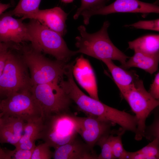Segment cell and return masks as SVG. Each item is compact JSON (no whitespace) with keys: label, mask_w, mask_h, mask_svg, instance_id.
<instances>
[{"label":"cell","mask_w":159,"mask_h":159,"mask_svg":"<svg viewBox=\"0 0 159 159\" xmlns=\"http://www.w3.org/2000/svg\"><path fill=\"white\" fill-rule=\"evenodd\" d=\"M66 80H61L59 85L77 108L87 116H92L110 121L117 124L125 131L132 130L136 123L135 115L124 111L111 107L99 100L88 96L79 88L74 81L73 69L70 67L66 71Z\"/></svg>","instance_id":"6da1fadb"},{"label":"cell","mask_w":159,"mask_h":159,"mask_svg":"<svg viewBox=\"0 0 159 159\" xmlns=\"http://www.w3.org/2000/svg\"><path fill=\"white\" fill-rule=\"evenodd\" d=\"M110 25L105 21L101 29L95 33H88L85 27H78L80 35L76 37L75 46L78 49L76 54L82 53L101 61L116 60L123 65L130 57L117 48L110 39L107 32Z\"/></svg>","instance_id":"7a4b0ae2"},{"label":"cell","mask_w":159,"mask_h":159,"mask_svg":"<svg viewBox=\"0 0 159 159\" xmlns=\"http://www.w3.org/2000/svg\"><path fill=\"white\" fill-rule=\"evenodd\" d=\"M26 24L32 48L54 57L56 60L67 63L77 54L70 50L59 33L44 26L37 20L30 19Z\"/></svg>","instance_id":"3957f363"},{"label":"cell","mask_w":159,"mask_h":159,"mask_svg":"<svg viewBox=\"0 0 159 159\" xmlns=\"http://www.w3.org/2000/svg\"><path fill=\"white\" fill-rule=\"evenodd\" d=\"M21 57L29 70L32 87L50 83H59L64 76L66 63L46 57L32 48L24 49Z\"/></svg>","instance_id":"277c9868"},{"label":"cell","mask_w":159,"mask_h":159,"mask_svg":"<svg viewBox=\"0 0 159 159\" xmlns=\"http://www.w3.org/2000/svg\"><path fill=\"white\" fill-rule=\"evenodd\" d=\"M119 90L135 114L137 125L135 139L141 140L144 136L146 120L159 105V100L153 97L146 90L143 81L139 78L129 87Z\"/></svg>","instance_id":"5b68a950"},{"label":"cell","mask_w":159,"mask_h":159,"mask_svg":"<svg viewBox=\"0 0 159 159\" xmlns=\"http://www.w3.org/2000/svg\"><path fill=\"white\" fill-rule=\"evenodd\" d=\"M74 115L69 112L52 115L44 118L41 139L54 149L77 138Z\"/></svg>","instance_id":"8992f818"},{"label":"cell","mask_w":159,"mask_h":159,"mask_svg":"<svg viewBox=\"0 0 159 159\" xmlns=\"http://www.w3.org/2000/svg\"><path fill=\"white\" fill-rule=\"evenodd\" d=\"M28 69L21 57L10 51L0 77V98L4 99L24 90H31L32 85Z\"/></svg>","instance_id":"52a82bcc"},{"label":"cell","mask_w":159,"mask_h":159,"mask_svg":"<svg viewBox=\"0 0 159 159\" xmlns=\"http://www.w3.org/2000/svg\"><path fill=\"white\" fill-rule=\"evenodd\" d=\"M31 91L41 108L43 118L52 115L69 112L72 100L59 83L34 85Z\"/></svg>","instance_id":"ba28073f"},{"label":"cell","mask_w":159,"mask_h":159,"mask_svg":"<svg viewBox=\"0 0 159 159\" xmlns=\"http://www.w3.org/2000/svg\"><path fill=\"white\" fill-rule=\"evenodd\" d=\"M31 90H24L2 99L0 110L4 115L19 118L26 122L43 117L41 108Z\"/></svg>","instance_id":"9c48e42d"},{"label":"cell","mask_w":159,"mask_h":159,"mask_svg":"<svg viewBox=\"0 0 159 159\" xmlns=\"http://www.w3.org/2000/svg\"><path fill=\"white\" fill-rule=\"evenodd\" d=\"M74 119L77 134L92 149L101 138L113 132L111 128L115 124L92 116L83 117L74 115Z\"/></svg>","instance_id":"30bf717a"},{"label":"cell","mask_w":159,"mask_h":159,"mask_svg":"<svg viewBox=\"0 0 159 159\" xmlns=\"http://www.w3.org/2000/svg\"><path fill=\"white\" fill-rule=\"evenodd\" d=\"M116 13H159V6L155 4L139 0H116L110 4L93 11H84L81 14L84 23L87 25L90 17L95 15H107Z\"/></svg>","instance_id":"8fae6325"},{"label":"cell","mask_w":159,"mask_h":159,"mask_svg":"<svg viewBox=\"0 0 159 159\" xmlns=\"http://www.w3.org/2000/svg\"><path fill=\"white\" fill-rule=\"evenodd\" d=\"M12 17L10 12L0 15V41L19 43L31 40L26 24Z\"/></svg>","instance_id":"7c38bea8"},{"label":"cell","mask_w":159,"mask_h":159,"mask_svg":"<svg viewBox=\"0 0 159 159\" xmlns=\"http://www.w3.org/2000/svg\"><path fill=\"white\" fill-rule=\"evenodd\" d=\"M68 15L61 8L56 7L44 10L39 9L36 12L23 16L21 19L36 20L63 36L67 32L66 21Z\"/></svg>","instance_id":"4fadbf2b"},{"label":"cell","mask_w":159,"mask_h":159,"mask_svg":"<svg viewBox=\"0 0 159 159\" xmlns=\"http://www.w3.org/2000/svg\"><path fill=\"white\" fill-rule=\"evenodd\" d=\"M73 74L78 83L90 96L99 100L97 81L94 70L88 60L82 55L74 64Z\"/></svg>","instance_id":"5bb4252c"},{"label":"cell","mask_w":159,"mask_h":159,"mask_svg":"<svg viewBox=\"0 0 159 159\" xmlns=\"http://www.w3.org/2000/svg\"><path fill=\"white\" fill-rule=\"evenodd\" d=\"M54 159H97L98 155L85 143L77 138L54 149Z\"/></svg>","instance_id":"9a60e30c"},{"label":"cell","mask_w":159,"mask_h":159,"mask_svg":"<svg viewBox=\"0 0 159 159\" xmlns=\"http://www.w3.org/2000/svg\"><path fill=\"white\" fill-rule=\"evenodd\" d=\"M128 59L123 65L120 67L125 69L132 67L138 68L150 74H152L158 69L159 54L151 55L134 52L133 55Z\"/></svg>","instance_id":"2e32d148"},{"label":"cell","mask_w":159,"mask_h":159,"mask_svg":"<svg viewBox=\"0 0 159 159\" xmlns=\"http://www.w3.org/2000/svg\"><path fill=\"white\" fill-rule=\"evenodd\" d=\"M102 61L107 66L119 90L129 87L139 78L135 71H127L118 67L112 60L106 59Z\"/></svg>","instance_id":"e0dca14e"},{"label":"cell","mask_w":159,"mask_h":159,"mask_svg":"<svg viewBox=\"0 0 159 159\" xmlns=\"http://www.w3.org/2000/svg\"><path fill=\"white\" fill-rule=\"evenodd\" d=\"M129 48L134 52L148 55L159 54V34H149L128 42Z\"/></svg>","instance_id":"ac0fdd59"},{"label":"cell","mask_w":159,"mask_h":159,"mask_svg":"<svg viewBox=\"0 0 159 159\" xmlns=\"http://www.w3.org/2000/svg\"><path fill=\"white\" fill-rule=\"evenodd\" d=\"M43 126L42 117L26 122L23 133L16 144L28 141L35 142L36 140L41 139Z\"/></svg>","instance_id":"d6986e66"},{"label":"cell","mask_w":159,"mask_h":159,"mask_svg":"<svg viewBox=\"0 0 159 159\" xmlns=\"http://www.w3.org/2000/svg\"><path fill=\"white\" fill-rule=\"evenodd\" d=\"M41 0H20L15 8L10 11L11 15L21 16L36 12L39 9Z\"/></svg>","instance_id":"ffe728a7"},{"label":"cell","mask_w":159,"mask_h":159,"mask_svg":"<svg viewBox=\"0 0 159 159\" xmlns=\"http://www.w3.org/2000/svg\"><path fill=\"white\" fill-rule=\"evenodd\" d=\"M2 121L11 128L19 140L23 133L26 122L19 118L4 115Z\"/></svg>","instance_id":"44dd1931"},{"label":"cell","mask_w":159,"mask_h":159,"mask_svg":"<svg viewBox=\"0 0 159 159\" xmlns=\"http://www.w3.org/2000/svg\"><path fill=\"white\" fill-rule=\"evenodd\" d=\"M122 129L116 136L111 135V142L112 154L115 159H127L128 152L124 148L122 141V135L125 132Z\"/></svg>","instance_id":"7402d4cb"},{"label":"cell","mask_w":159,"mask_h":159,"mask_svg":"<svg viewBox=\"0 0 159 159\" xmlns=\"http://www.w3.org/2000/svg\"><path fill=\"white\" fill-rule=\"evenodd\" d=\"M112 132L101 138L96 145L99 146L101 149V152L98 155L97 159H115L112 154L111 142V135Z\"/></svg>","instance_id":"603a6c76"},{"label":"cell","mask_w":159,"mask_h":159,"mask_svg":"<svg viewBox=\"0 0 159 159\" xmlns=\"http://www.w3.org/2000/svg\"><path fill=\"white\" fill-rule=\"evenodd\" d=\"M106 1V0H81L80 6L74 15V19H77L83 11H93L105 6Z\"/></svg>","instance_id":"cb8c5ba5"},{"label":"cell","mask_w":159,"mask_h":159,"mask_svg":"<svg viewBox=\"0 0 159 159\" xmlns=\"http://www.w3.org/2000/svg\"><path fill=\"white\" fill-rule=\"evenodd\" d=\"M19 141L12 130L2 122L1 119L0 123V143H9L15 146Z\"/></svg>","instance_id":"d4e9b609"},{"label":"cell","mask_w":159,"mask_h":159,"mask_svg":"<svg viewBox=\"0 0 159 159\" xmlns=\"http://www.w3.org/2000/svg\"><path fill=\"white\" fill-rule=\"evenodd\" d=\"M50 147L45 142L36 146L31 159H50L52 158L53 152Z\"/></svg>","instance_id":"484cf974"},{"label":"cell","mask_w":159,"mask_h":159,"mask_svg":"<svg viewBox=\"0 0 159 159\" xmlns=\"http://www.w3.org/2000/svg\"><path fill=\"white\" fill-rule=\"evenodd\" d=\"M138 151L148 157L150 159H159V138L154 139Z\"/></svg>","instance_id":"4316f807"},{"label":"cell","mask_w":159,"mask_h":159,"mask_svg":"<svg viewBox=\"0 0 159 159\" xmlns=\"http://www.w3.org/2000/svg\"><path fill=\"white\" fill-rule=\"evenodd\" d=\"M125 26L132 27L137 29H141L159 32V19L148 21H140L134 23L126 25Z\"/></svg>","instance_id":"83f0119b"},{"label":"cell","mask_w":159,"mask_h":159,"mask_svg":"<svg viewBox=\"0 0 159 159\" xmlns=\"http://www.w3.org/2000/svg\"><path fill=\"white\" fill-rule=\"evenodd\" d=\"M158 113L155 114L154 121L149 126L146 127L143 137L152 141L159 138V120Z\"/></svg>","instance_id":"f1b7e54d"},{"label":"cell","mask_w":159,"mask_h":159,"mask_svg":"<svg viewBox=\"0 0 159 159\" xmlns=\"http://www.w3.org/2000/svg\"><path fill=\"white\" fill-rule=\"evenodd\" d=\"M34 149H15L12 150H8V151L11 159H31Z\"/></svg>","instance_id":"f546056e"},{"label":"cell","mask_w":159,"mask_h":159,"mask_svg":"<svg viewBox=\"0 0 159 159\" xmlns=\"http://www.w3.org/2000/svg\"><path fill=\"white\" fill-rule=\"evenodd\" d=\"M151 96L155 99H159V73L155 75L153 82L150 85L148 92Z\"/></svg>","instance_id":"4dcf8cb0"},{"label":"cell","mask_w":159,"mask_h":159,"mask_svg":"<svg viewBox=\"0 0 159 159\" xmlns=\"http://www.w3.org/2000/svg\"><path fill=\"white\" fill-rule=\"evenodd\" d=\"M9 52L10 51L8 49L0 52V77L4 69L6 60Z\"/></svg>","instance_id":"1f68e13d"},{"label":"cell","mask_w":159,"mask_h":159,"mask_svg":"<svg viewBox=\"0 0 159 159\" xmlns=\"http://www.w3.org/2000/svg\"><path fill=\"white\" fill-rule=\"evenodd\" d=\"M0 159H11L8 149L2 148L0 146Z\"/></svg>","instance_id":"d6a6232c"},{"label":"cell","mask_w":159,"mask_h":159,"mask_svg":"<svg viewBox=\"0 0 159 159\" xmlns=\"http://www.w3.org/2000/svg\"><path fill=\"white\" fill-rule=\"evenodd\" d=\"M11 47V43H6L0 41V52L9 49Z\"/></svg>","instance_id":"836d02e7"},{"label":"cell","mask_w":159,"mask_h":159,"mask_svg":"<svg viewBox=\"0 0 159 159\" xmlns=\"http://www.w3.org/2000/svg\"><path fill=\"white\" fill-rule=\"evenodd\" d=\"M11 6L9 4H3L0 2V15Z\"/></svg>","instance_id":"e575fe53"},{"label":"cell","mask_w":159,"mask_h":159,"mask_svg":"<svg viewBox=\"0 0 159 159\" xmlns=\"http://www.w3.org/2000/svg\"><path fill=\"white\" fill-rule=\"evenodd\" d=\"M61 1L65 3H69L72 2L74 0H61Z\"/></svg>","instance_id":"d590c367"},{"label":"cell","mask_w":159,"mask_h":159,"mask_svg":"<svg viewBox=\"0 0 159 159\" xmlns=\"http://www.w3.org/2000/svg\"><path fill=\"white\" fill-rule=\"evenodd\" d=\"M4 115L3 113L2 112H0V123L1 121L2 117Z\"/></svg>","instance_id":"8d00e7d4"},{"label":"cell","mask_w":159,"mask_h":159,"mask_svg":"<svg viewBox=\"0 0 159 159\" xmlns=\"http://www.w3.org/2000/svg\"><path fill=\"white\" fill-rule=\"evenodd\" d=\"M11 0V1H12V2H13V1H14V0Z\"/></svg>","instance_id":"74e56055"},{"label":"cell","mask_w":159,"mask_h":159,"mask_svg":"<svg viewBox=\"0 0 159 159\" xmlns=\"http://www.w3.org/2000/svg\"><path fill=\"white\" fill-rule=\"evenodd\" d=\"M1 112V111L0 110V112Z\"/></svg>","instance_id":"f35d334b"}]
</instances>
